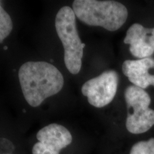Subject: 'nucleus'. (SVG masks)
I'll return each mask as SVG.
<instances>
[{
	"label": "nucleus",
	"instance_id": "6",
	"mask_svg": "<svg viewBox=\"0 0 154 154\" xmlns=\"http://www.w3.org/2000/svg\"><path fill=\"white\" fill-rule=\"evenodd\" d=\"M38 142L34 144L32 154H59L61 150L70 145L72 136L69 131L58 124H51L38 131Z\"/></svg>",
	"mask_w": 154,
	"mask_h": 154
},
{
	"label": "nucleus",
	"instance_id": "5",
	"mask_svg": "<svg viewBox=\"0 0 154 154\" xmlns=\"http://www.w3.org/2000/svg\"><path fill=\"white\" fill-rule=\"evenodd\" d=\"M119 74L114 70H107L83 84L82 92L88 103L96 108H102L111 103L116 94Z\"/></svg>",
	"mask_w": 154,
	"mask_h": 154
},
{
	"label": "nucleus",
	"instance_id": "7",
	"mask_svg": "<svg viewBox=\"0 0 154 154\" xmlns=\"http://www.w3.org/2000/svg\"><path fill=\"white\" fill-rule=\"evenodd\" d=\"M124 42L130 46L134 57L139 59L151 57L154 54V28H145L135 23L127 30Z\"/></svg>",
	"mask_w": 154,
	"mask_h": 154
},
{
	"label": "nucleus",
	"instance_id": "8",
	"mask_svg": "<svg viewBox=\"0 0 154 154\" xmlns=\"http://www.w3.org/2000/svg\"><path fill=\"white\" fill-rule=\"evenodd\" d=\"M122 72L134 86L143 89L150 86H154L153 58L125 61L122 65Z\"/></svg>",
	"mask_w": 154,
	"mask_h": 154
},
{
	"label": "nucleus",
	"instance_id": "4",
	"mask_svg": "<svg viewBox=\"0 0 154 154\" xmlns=\"http://www.w3.org/2000/svg\"><path fill=\"white\" fill-rule=\"evenodd\" d=\"M127 106L126 127L133 134H143L154 125V110L150 109L151 97L145 89L128 86L124 92Z\"/></svg>",
	"mask_w": 154,
	"mask_h": 154
},
{
	"label": "nucleus",
	"instance_id": "2",
	"mask_svg": "<svg viewBox=\"0 0 154 154\" xmlns=\"http://www.w3.org/2000/svg\"><path fill=\"white\" fill-rule=\"evenodd\" d=\"M72 9L81 22L110 32L120 29L128 18V9L116 1L75 0Z\"/></svg>",
	"mask_w": 154,
	"mask_h": 154
},
{
	"label": "nucleus",
	"instance_id": "10",
	"mask_svg": "<svg viewBox=\"0 0 154 154\" xmlns=\"http://www.w3.org/2000/svg\"><path fill=\"white\" fill-rule=\"evenodd\" d=\"M129 154H154V138L135 143Z\"/></svg>",
	"mask_w": 154,
	"mask_h": 154
},
{
	"label": "nucleus",
	"instance_id": "9",
	"mask_svg": "<svg viewBox=\"0 0 154 154\" xmlns=\"http://www.w3.org/2000/svg\"><path fill=\"white\" fill-rule=\"evenodd\" d=\"M13 22L8 13L0 5V43L11 34Z\"/></svg>",
	"mask_w": 154,
	"mask_h": 154
},
{
	"label": "nucleus",
	"instance_id": "11",
	"mask_svg": "<svg viewBox=\"0 0 154 154\" xmlns=\"http://www.w3.org/2000/svg\"><path fill=\"white\" fill-rule=\"evenodd\" d=\"M5 154H10V153H5Z\"/></svg>",
	"mask_w": 154,
	"mask_h": 154
},
{
	"label": "nucleus",
	"instance_id": "1",
	"mask_svg": "<svg viewBox=\"0 0 154 154\" xmlns=\"http://www.w3.org/2000/svg\"><path fill=\"white\" fill-rule=\"evenodd\" d=\"M19 79L24 99L32 107L59 93L64 83L59 69L45 61L24 63L19 69Z\"/></svg>",
	"mask_w": 154,
	"mask_h": 154
},
{
	"label": "nucleus",
	"instance_id": "3",
	"mask_svg": "<svg viewBox=\"0 0 154 154\" xmlns=\"http://www.w3.org/2000/svg\"><path fill=\"white\" fill-rule=\"evenodd\" d=\"M55 27L64 49V63L66 69L71 74H79L82 69L85 44L79 36L76 15L72 8L63 7L59 9L56 16Z\"/></svg>",
	"mask_w": 154,
	"mask_h": 154
}]
</instances>
